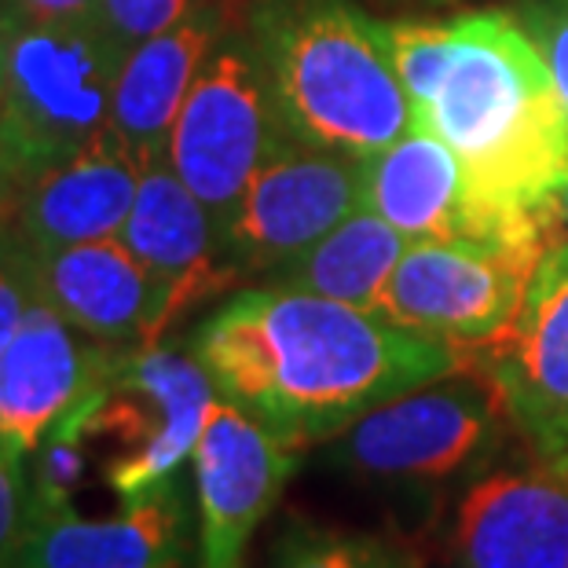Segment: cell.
I'll return each instance as SVG.
<instances>
[{
  "instance_id": "8",
  "label": "cell",
  "mask_w": 568,
  "mask_h": 568,
  "mask_svg": "<svg viewBox=\"0 0 568 568\" xmlns=\"http://www.w3.org/2000/svg\"><path fill=\"white\" fill-rule=\"evenodd\" d=\"M547 246H503L452 239L410 243L378 294L382 320L480 353L525 305Z\"/></svg>"
},
{
  "instance_id": "26",
  "label": "cell",
  "mask_w": 568,
  "mask_h": 568,
  "mask_svg": "<svg viewBox=\"0 0 568 568\" xmlns=\"http://www.w3.org/2000/svg\"><path fill=\"white\" fill-rule=\"evenodd\" d=\"M27 180L16 173V165L8 162V154L0 151V250L16 246V224H19V205Z\"/></svg>"
},
{
  "instance_id": "15",
  "label": "cell",
  "mask_w": 568,
  "mask_h": 568,
  "mask_svg": "<svg viewBox=\"0 0 568 568\" xmlns=\"http://www.w3.org/2000/svg\"><path fill=\"white\" fill-rule=\"evenodd\" d=\"M455 568H568V477L491 469L458 499Z\"/></svg>"
},
{
  "instance_id": "13",
  "label": "cell",
  "mask_w": 568,
  "mask_h": 568,
  "mask_svg": "<svg viewBox=\"0 0 568 568\" xmlns=\"http://www.w3.org/2000/svg\"><path fill=\"white\" fill-rule=\"evenodd\" d=\"M33 294L70 326L106 345H162V294L122 235L89 239L52 253H27Z\"/></svg>"
},
{
  "instance_id": "31",
  "label": "cell",
  "mask_w": 568,
  "mask_h": 568,
  "mask_svg": "<svg viewBox=\"0 0 568 568\" xmlns=\"http://www.w3.org/2000/svg\"><path fill=\"white\" fill-rule=\"evenodd\" d=\"M404 4H410V0H404ZM422 4H447V0H422Z\"/></svg>"
},
{
  "instance_id": "21",
  "label": "cell",
  "mask_w": 568,
  "mask_h": 568,
  "mask_svg": "<svg viewBox=\"0 0 568 568\" xmlns=\"http://www.w3.org/2000/svg\"><path fill=\"white\" fill-rule=\"evenodd\" d=\"M275 568H410L396 547L364 531H337L316 525L286 528Z\"/></svg>"
},
{
  "instance_id": "7",
  "label": "cell",
  "mask_w": 568,
  "mask_h": 568,
  "mask_svg": "<svg viewBox=\"0 0 568 568\" xmlns=\"http://www.w3.org/2000/svg\"><path fill=\"white\" fill-rule=\"evenodd\" d=\"M280 136L257 44L253 38H221L169 136V165L210 210L216 232L235 216L253 173Z\"/></svg>"
},
{
  "instance_id": "3",
  "label": "cell",
  "mask_w": 568,
  "mask_h": 568,
  "mask_svg": "<svg viewBox=\"0 0 568 568\" xmlns=\"http://www.w3.org/2000/svg\"><path fill=\"white\" fill-rule=\"evenodd\" d=\"M253 44L286 140L367 159L418 122L371 19L348 4L261 0Z\"/></svg>"
},
{
  "instance_id": "14",
  "label": "cell",
  "mask_w": 568,
  "mask_h": 568,
  "mask_svg": "<svg viewBox=\"0 0 568 568\" xmlns=\"http://www.w3.org/2000/svg\"><path fill=\"white\" fill-rule=\"evenodd\" d=\"M184 558L187 506L169 480L111 517L30 506L11 568H184Z\"/></svg>"
},
{
  "instance_id": "22",
  "label": "cell",
  "mask_w": 568,
  "mask_h": 568,
  "mask_svg": "<svg viewBox=\"0 0 568 568\" xmlns=\"http://www.w3.org/2000/svg\"><path fill=\"white\" fill-rule=\"evenodd\" d=\"M195 11V0H100V22L129 55Z\"/></svg>"
},
{
  "instance_id": "12",
  "label": "cell",
  "mask_w": 568,
  "mask_h": 568,
  "mask_svg": "<svg viewBox=\"0 0 568 568\" xmlns=\"http://www.w3.org/2000/svg\"><path fill=\"white\" fill-rule=\"evenodd\" d=\"M125 353L81 334L38 297L0 353V440L33 455L59 418L111 378Z\"/></svg>"
},
{
  "instance_id": "16",
  "label": "cell",
  "mask_w": 568,
  "mask_h": 568,
  "mask_svg": "<svg viewBox=\"0 0 568 568\" xmlns=\"http://www.w3.org/2000/svg\"><path fill=\"white\" fill-rule=\"evenodd\" d=\"M122 239L159 286L165 331L243 275L227 261L210 210L191 195L169 162L143 169Z\"/></svg>"
},
{
  "instance_id": "11",
  "label": "cell",
  "mask_w": 568,
  "mask_h": 568,
  "mask_svg": "<svg viewBox=\"0 0 568 568\" xmlns=\"http://www.w3.org/2000/svg\"><path fill=\"white\" fill-rule=\"evenodd\" d=\"M297 447L216 396L191 455L202 568H243L253 531L275 510L297 469Z\"/></svg>"
},
{
  "instance_id": "28",
  "label": "cell",
  "mask_w": 568,
  "mask_h": 568,
  "mask_svg": "<svg viewBox=\"0 0 568 568\" xmlns=\"http://www.w3.org/2000/svg\"><path fill=\"white\" fill-rule=\"evenodd\" d=\"M11 30H16V27H0V95H4V63H8V44H11Z\"/></svg>"
},
{
  "instance_id": "17",
  "label": "cell",
  "mask_w": 568,
  "mask_h": 568,
  "mask_svg": "<svg viewBox=\"0 0 568 568\" xmlns=\"http://www.w3.org/2000/svg\"><path fill=\"white\" fill-rule=\"evenodd\" d=\"M143 162L114 129L100 132L89 148L41 169L22 191L16 246L52 253L89 239L122 235L140 195Z\"/></svg>"
},
{
  "instance_id": "2",
  "label": "cell",
  "mask_w": 568,
  "mask_h": 568,
  "mask_svg": "<svg viewBox=\"0 0 568 568\" xmlns=\"http://www.w3.org/2000/svg\"><path fill=\"white\" fill-rule=\"evenodd\" d=\"M195 356L221 400L297 452L342 437L378 404L469 364L452 342L275 283L216 308L199 326Z\"/></svg>"
},
{
  "instance_id": "10",
  "label": "cell",
  "mask_w": 568,
  "mask_h": 568,
  "mask_svg": "<svg viewBox=\"0 0 568 568\" xmlns=\"http://www.w3.org/2000/svg\"><path fill=\"white\" fill-rule=\"evenodd\" d=\"M536 463L568 477V239L550 243L514 323L480 353Z\"/></svg>"
},
{
  "instance_id": "4",
  "label": "cell",
  "mask_w": 568,
  "mask_h": 568,
  "mask_svg": "<svg viewBox=\"0 0 568 568\" xmlns=\"http://www.w3.org/2000/svg\"><path fill=\"white\" fill-rule=\"evenodd\" d=\"M125 52L95 19L19 22L11 30L0 151L27 180L78 154L111 129L114 84Z\"/></svg>"
},
{
  "instance_id": "9",
  "label": "cell",
  "mask_w": 568,
  "mask_h": 568,
  "mask_svg": "<svg viewBox=\"0 0 568 568\" xmlns=\"http://www.w3.org/2000/svg\"><path fill=\"white\" fill-rule=\"evenodd\" d=\"M359 162L280 136L221 232L239 272H275L359 210Z\"/></svg>"
},
{
  "instance_id": "25",
  "label": "cell",
  "mask_w": 568,
  "mask_h": 568,
  "mask_svg": "<svg viewBox=\"0 0 568 568\" xmlns=\"http://www.w3.org/2000/svg\"><path fill=\"white\" fill-rule=\"evenodd\" d=\"M33 301H38V294H33L22 250L19 246L0 250V353H4L8 342L16 337Z\"/></svg>"
},
{
  "instance_id": "19",
  "label": "cell",
  "mask_w": 568,
  "mask_h": 568,
  "mask_svg": "<svg viewBox=\"0 0 568 568\" xmlns=\"http://www.w3.org/2000/svg\"><path fill=\"white\" fill-rule=\"evenodd\" d=\"M224 38V16L195 8L159 38L136 44L125 55L114 84L111 129L122 136L143 169L169 162V136L202 63Z\"/></svg>"
},
{
  "instance_id": "5",
  "label": "cell",
  "mask_w": 568,
  "mask_h": 568,
  "mask_svg": "<svg viewBox=\"0 0 568 568\" xmlns=\"http://www.w3.org/2000/svg\"><path fill=\"white\" fill-rule=\"evenodd\" d=\"M216 385L195 353L169 345L129 348L100 389L59 418L84 444H106L103 480L122 503L169 485L195 455Z\"/></svg>"
},
{
  "instance_id": "24",
  "label": "cell",
  "mask_w": 568,
  "mask_h": 568,
  "mask_svg": "<svg viewBox=\"0 0 568 568\" xmlns=\"http://www.w3.org/2000/svg\"><path fill=\"white\" fill-rule=\"evenodd\" d=\"M22 452L0 440V568L11 565L16 542L30 514V477L22 469Z\"/></svg>"
},
{
  "instance_id": "18",
  "label": "cell",
  "mask_w": 568,
  "mask_h": 568,
  "mask_svg": "<svg viewBox=\"0 0 568 568\" xmlns=\"http://www.w3.org/2000/svg\"><path fill=\"white\" fill-rule=\"evenodd\" d=\"M359 162V202L410 243H491L485 216L469 199L466 169L433 129L415 122L389 148Z\"/></svg>"
},
{
  "instance_id": "29",
  "label": "cell",
  "mask_w": 568,
  "mask_h": 568,
  "mask_svg": "<svg viewBox=\"0 0 568 568\" xmlns=\"http://www.w3.org/2000/svg\"><path fill=\"white\" fill-rule=\"evenodd\" d=\"M0 27H19L16 0H0Z\"/></svg>"
},
{
  "instance_id": "23",
  "label": "cell",
  "mask_w": 568,
  "mask_h": 568,
  "mask_svg": "<svg viewBox=\"0 0 568 568\" xmlns=\"http://www.w3.org/2000/svg\"><path fill=\"white\" fill-rule=\"evenodd\" d=\"M517 22L536 41L542 63L568 106V0H521Z\"/></svg>"
},
{
  "instance_id": "20",
  "label": "cell",
  "mask_w": 568,
  "mask_h": 568,
  "mask_svg": "<svg viewBox=\"0 0 568 568\" xmlns=\"http://www.w3.org/2000/svg\"><path fill=\"white\" fill-rule=\"evenodd\" d=\"M407 246V235H400L367 205H359L334 232H326L320 243L297 253L283 268H275L272 283L290 290H308V294L374 312L385 280L400 264Z\"/></svg>"
},
{
  "instance_id": "6",
  "label": "cell",
  "mask_w": 568,
  "mask_h": 568,
  "mask_svg": "<svg viewBox=\"0 0 568 568\" xmlns=\"http://www.w3.org/2000/svg\"><path fill=\"white\" fill-rule=\"evenodd\" d=\"M514 433L510 407L477 359L356 418L334 437L331 458L367 480L433 485L480 469Z\"/></svg>"
},
{
  "instance_id": "1",
  "label": "cell",
  "mask_w": 568,
  "mask_h": 568,
  "mask_svg": "<svg viewBox=\"0 0 568 568\" xmlns=\"http://www.w3.org/2000/svg\"><path fill=\"white\" fill-rule=\"evenodd\" d=\"M415 118L458 154L491 243H558L568 106L536 41L510 11L371 19Z\"/></svg>"
},
{
  "instance_id": "27",
  "label": "cell",
  "mask_w": 568,
  "mask_h": 568,
  "mask_svg": "<svg viewBox=\"0 0 568 568\" xmlns=\"http://www.w3.org/2000/svg\"><path fill=\"white\" fill-rule=\"evenodd\" d=\"M19 22H70V19H95L100 0H16Z\"/></svg>"
},
{
  "instance_id": "30",
  "label": "cell",
  "mask_w": 568,
  "mask_h": 568,
  "mask_svg": "<svg viewBox=\"0 0 568 568\" xmlns=\"http://www.w3.org/2000/svg\"><path fill=\"white\" fill-rule=\"evenodd\" d=\"M558 205H561V221H565V227H568V173H565V184H561V191H558Z\"/></svg>"
}]
</instances>
